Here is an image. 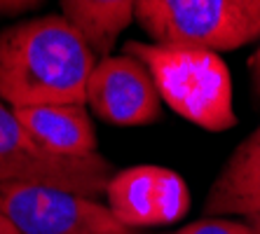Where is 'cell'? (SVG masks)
<instances>
[{
    "mask_svg": "<svg viewBox=\"0 0 260 234\" xmlns=\"http://www.w3.org/2000/svg\"><path fill=\"white\" fill-rule=\"evenodd\" d=\"M136 21L159 45L228 52L260 38L230 0H139Z\"/></svg>",
    "mask_w": 260,
    "mask_h": 234,
    "instance_id": "cell-4",
    "label": "cell"
},
{
    "mask_svg": "<svg viewBox=\"0 0 260 234\" xmlns=\"http://www.w3.org/2000/svg\"><path fill=\"white\" fill-rule=\"evenodd\" d=\"M0 234H21V232H19V229L12 225V220H10V218L3 213V211H0Z\"/></svg>",
    "mask_w": 260,
    "mask_h": 234,
    "instance_id": "cell-15",
    "label": "cell"
},
{
    "mask_svg": "<svg viewBox=\"0 0 260 234\" xmlns=\"http://www.w3.org/2000/svg\"><path fill=\"white\" fill-rule=\"evenodd\" d=\"M204 213L211 218L260 213V126L235 148L206 194Z\"/></svg>",
    "mask_w": 260,
    "mask_h": 234,
    "instance_id": "cell-9",
    "label": "cell"
},
{
    "mask_svg": "<svg viewBox=\"0 0 260 234\" xmlns=\"http://www.w3.org/2000/svg\"><path fill=\"white\" fill-rule=\"evenodd\" d=\"M0 211L21 234H143L94 197L43 185L0 183Z\"/></svg>",
    "mask_w": 260,
    "mask_h": 234,
    "instance_id": "cell-5",
    "label": "cell"
},
{
    "mask_svg": "<svg viewBox=\"0 0 260 234\" xmlns=\"http://www.w3.org/2000/svg\"><path fill=\"white\" fill-rule=\"evenodd\" d=\"M113 164L103 155L59 157L28 136L12 108L0 103V183L43 185L66 192L101 197L106 194Z\"/></svg>",
    "mask_w": 260,
    "mask_h": 234,
    "instance_id": "cell-3",
    "label": "cell"
},
{
    "mask_svg": "<svg viewBox=\"0 0 260 234\" xmlns=\"http://www.w3.org/2000/svg\"><path fill=\"white\" fill-rule=\"evenodd\" d=\"M124 52L143 61L159 98L183 120L206 131H228L237 124L230 68L218 52L139 40H129Z\"/></svg>",
    "mask_w": 260,
    "mask_h": 234,
    "instance_id": "cell-2",
    "label": "cell"
},
{
    "mask_svg": "<svg viewBox=\"0 0 260 234\" xmlns=\"http://www.w3.org/2000/svg\"><path fill=\"white\" fill-rule=\"evenodd\" d=\"M174 234H258L248 220H230V218H202Z\"/></svg>",
    "mask_w": 260,
    "mask_h": 234,
    "instance_id": "cell-11",
    "label": "cell"
},
{
    "mask_svg": "<svg viewBox=\"0 0 260 234\" xmlns=\"http://www.w3.org/2000/svg\"><path fill=\"white\" fill-rule=\"evenodd\" d=\"M244 220L251 222V227H253L255 232L260 234V213H255V216H251V218H244Z\"/></svg>",
    "mask_w": 260,
    "mask_h": 234,
    "instance_id": "cell-16",
    "label": "cell"
},
{
    "mask_svg": "<svg viewBox=\"0 0 260 234\" xmlns=\"http://www.w3.org/2000/svg\"><path fill=\"white\" fill-rule=\"evenodd\" d=\"M106 199L117 220L134 229L174 225L190 211L185 178L157 164H139L113 174Z\"/></svg>",
    "mask_w": 260,
    "mask_h": 234,
    "instance_id": "cell-6",
    "label": "cell"
},
{
    "mask_svg": "<svg viewBox=\"0 0 260 234\" xmlns=\"http://www.w3.org/2000/svg\"><path fill=\"white\" fill-rule=\"evenodd\" d=\"M28 136L47 152L59 157L96 155V129L85 103H49L12 108Z\"/></svg>",
    "mask_w": 260,
    "mask_h": 234,
    "instance_id": "cell-8",
    "label": "cell"
},
{
    "mask_svg": "<svg viewBox=\"0 0 260 234\" xmlns=\"http://www.w3.org/2000/svg\"><path fill=\"white\" fill-rule=\"evenodd\" d=\"M85 103L113 126H145L162 115V98L150 71L127 52L96 61L87 80Z\"/></svg>",
    "mask_w": 260,
    "mask_h": 234,
    "instance_id": "cell-7",
    "label": "cell"
},
{
    "mask_svg": "<svg viewBox=\"0 0 260 234\" xmlns=\"http://www.w3.org/2000/svg\"><path fill=\"white\" fill-rule=\"evenodd\" d=\"M230 3L260 30V0H230Z\"/></svg>",
    "mask_w": 260,
    "mask_h": 234,
    "instance_id": "cell-13",
    "label": "cell"
},
{
    "mask_svg": "<svg viewBox=\"0 0 260 234\" xmlns=\"http://www.w3.org/2000/svg\"><path fill=\"white\" fill-rule=\"evenodd\" d=\"M248 71H251V80H253V89L260 98V47L248 59Z\"/></svg>",
    "mask_w": 260,
    "mask_h": 234,
    "instance_id": "cell-14",
    "label": "cell"
},
{
    "mask_svg": "<svg viewBox=\"0 0 260 234\" xmlns=\"http://www.w3.org/2000/svg\"><path fill=\"white\" fill-rule=\"evenodd\" d=\"M99 56L63 14L0 30V98L10 108L85 103Z\"/></svg>",
    "mask_w": 260,
    "mask_h": 234,
    "instance_id": "cell-1",
    "label": "cell"
},
{
    "mask_svg": "<svg viewBox=\"0 0 260 234\" xmlns=\"http://www.w3.org/2000/svg\"><path fill=\"white\" fill-rule=\"evenodd\" d=\"M45 0H0V17H10V14H24L43 5Z\"/></svg>",
    "mask_w": 260,
    "mask_h": 234,
    "instance_id": "cell-12",
    "label": "cell"
},
{
    "mask_svg": "<svg viewBox=\"0 0 260 234\" xmlns=\"http://www.w3.org/2000/svg\"><path fill=\"white\" fill-rule=\"evenodd\" d=\"M139 0H61L63 17L82 33L94 54L108 56L117 38L136 19Z\"/></svg>",
    "mask_w": 260,
    "mask_h": 234,
    "instance_id": "cell-10",
    "label": "cell"
}]
</instances>
